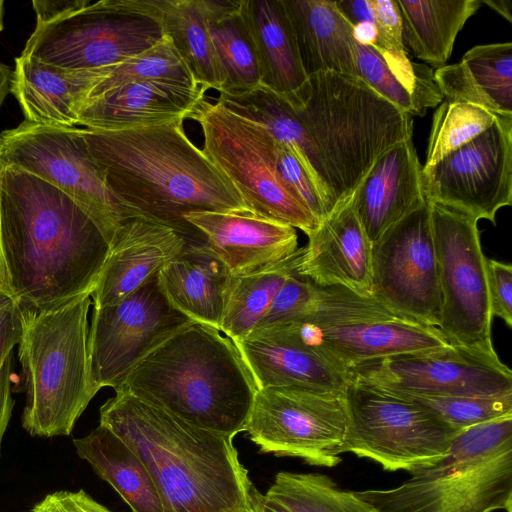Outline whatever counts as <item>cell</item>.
<instances>
[{
	"label": "cell",
	"mask_w": 512,
	"mask_h": 512,
	"mask_svg": "<svg viewBox=\"0 0 512 512\" xmlns=\"http://www.w3.org/2000/svg\"><path fill=\"white\" fill-rule=\"evenodd\" d=\"M190 119L201 127L203 151L235 187L248 210L278 221L307 236L320 222L284 187L275 171L272 135L262 125L203 100Z\"/></svg>",
	"instance_id": "11"
},
{
	"label": "cell",
	"mask_w": 512,
	"mask_h": 512,
	"mask_svg": "<svg viewBox=\"0 0 512 512\" xmlns=\"http://www.w3.org/2000/svg\"><path fill=\"white\" fill-rule=\"evenodd\" d=\"M165 35L155 0H100L36 26L21 54L68 70H89L141 54Z\"/></svg>",
	"instance_id": "10"
},
{
	"label": "cell",
	"mask_w": 512,
	"mask_h": 512,
	"mask_svg": "<svg viewBox=\"0 0 512 512\" xmlns=\"http://www.w3.org/2000/svg\"><path fill=\"white\" fill-rule=\"evenodd\" d=\"M307 76L356 75L353 26L332 0H282Z\"/></svg>",
	"instance_id": "25"
},
{
	"label": "cell",
	"mask_w": 512,
	"mask_h": 512,
	"mask_svg": "<svg viewBox=\"0 0 512 512\" xmlns=\"http://www.w3.org/2000/svg\"><path fill=\"white\" fill-rule=\"evenodd\" d=\"M303 248L253 271L230 275L224 291L220 331L232 341L246 338L267 313L275 296L297 268Z\"/></svg>",
	"instance_id": "32"
},
{
	"label": "cell",
	"mask_w": 512,
	"mask_h": 512,
	"mask_svg": "<svg viewBox=\"0 0 512 512\" xmlns=\"http://www.w3.org/2000/svg\"><path fill=\"white\" fill-rule=\"evenodd\" d=\"M17 301L0 294V316L11 308Z\"/></svg>",
	"instance_id": "54"
},
{
	"label": "cell",
	"mask_w": 512,
	"mask_h": 512,
	"mask_svg": "<svg viewBox=\"0 0 512 512\" xmlns=\"http://www.w3.org/2000/svg\"><path fill=\"white\" fill-rule=\"evenodd\" d=\"M184 218L204 235L230 275L280 261L298 249L295 228L249 211L191 212Z\"/></svg>",
	"instance_id": "23"
},
{
	"label": "cell",
	"mask_w": 512,
	"mask_h": 512,
	"mask_svg": "<svg viewBox=\"0 0 512 512\" xmlns=\"http://www.w3.org/2000/svg\"><path fill=\"white\" fill-rule=\"evenodd\" d=\"M188 241L176 230L142 217L128 220L110 245L91 292L94 307L124 299L157 276Z\"/></svg>",
	"instance_id": "20"
},
{
	"label": "cell",
	"mask_w": 512,
	"mask_h": 512,
	"mask_svg": "<svg viewBox=\"0 0 512 512\" xmlns=\"http://www.w3.org/2000/svg\"><path fill=\"white\" fill-rule=\"evenodd\" d=\"M30 512H114L94 500L84 490L47 494Z\"/></svg>",
	"instance_id": "43"
},
{
	"label": "cell",
	"mask_w": 512,
	"mask_h": 512,
	"mask_svg": "<svg viewBox=\"0 0 512 512\" xmlns=\"http://www.w3.org/2000/svg\"><path fill=\"white\" fill-rule=\"evenodd\" d=\"M90 3V0H33L32 7L36 14V26L57 21Z\"/></svg>",
	"instance_id": "45"
},
{
	"label": "cell",
	"mask_w": 512,
	"mask_h": 512,
	"mask_svg": "<svg viewBox=\"0 0 512 512\" xmlns=\"http://www.w3.org/2000/svg\"><path fill=\"white\" fill-rule=\"evenodd\" d=\"M1 169V164H0ZM0 294L12 300H16L14 290L12 288L9 272L4 257L2 240H1V224H0Z\"/></svg>",
	"instance_id": "49"
},
{
	"label": "cell",
	"mask_w": 512,
	"mask_h": 512,
	"mask_svg": "<svg viewBox=\"0 0 512 512\" xmlns=\"http://www.w3.org/2000/svg\"><path fill=\"white\" fill-rule=\"evenodd\" d=\"M256 493V492H255Z\"/></svg>",
	"instance_id": "56"
},
{
	"label": "cell",
	"mask_w": 512,
	"mask_h": 512,
	"mask_svg": "<svg viewBox=\"0 0 512 512\" xmlns=\"http://www.w3.org/2000/svg\"><path fill=\"white\" fill-rule=\"evenodd\" d=\"M348 376L416 397L512 393V372L495 350L448 344L362 362Z\"/></svg>",
	"instance_id": "15"
},
{
	"label": "cell",
	"mask_w": 512,
	"mask_h": 512,
	"mask_svg": "<svg viewBox=\"0 0 512 512\" xmlns=\"http://www.w3.org/2000/svg\"><path fill=\"white\" fill-rule=\"evenodd\" d=\"M81 131L90 157L120 203L135 218L176 230L191 246L207 241L185 220L187 214L249 211L235 187L186 135L184 119Z\"/></svg>",
	"instance_id": "1"
},
{
	"label": "cell",
	"mask_w": 512,
	"mask_h": 512,
	"mask_svg": "<svg viewBox=\"0 0 512 512\" xmlns=\"http://www.w3.org/2000/svg\"><path fill=\"white\" fill-rule=\"evenodd\" d=\"M0 224L20 306L51 309L92 292L110 247L63 191L26 171L1 165Z\"/></svg>",
	"instance_id": "2"
},
{
	"label": "cell",
	"mask_w": 512,
	"mask_h": 512,
	"mask_svg": "<svg viewBox=\"0 0 512 512\" xmlns=\"http://www.w3.org/2000/svg\"><path fill=\"white\" fill-rule=\"evenodd\" d=\"M348 426L345 393L267 387L257 390L244 432L261 453L334 467Z\"/></svg>",
	"instance_id": "13"
},
{
	"label": "cell",
	"mask_w": 512,
	"mask_h": 512,
	"mask_svg": "<svg viewBox=\"0 0 512 512\" xmlns=\"http://www.w3.org/2000/svg\"><path fill=\"white\" fill-rule=\"evenodd\" d=\"M246 338L306 348L345 373L372 359L449 344L438 328L399 315L373 297L317 285L302 315L256 328Z\"/></svg>",
	"instance_id": "8"
},
{
	"label": "cell",
	"mask_w": 512,
	"mask_h": 512,
	"mask_svg": "<svg viewBox=\"0 0 512 512\" xmlns=\"http://www.w3.org/2000/svg\"><path fill=\"white\" fill-rule=\"evenodd\" d=\"M240 9L256 52L260 85L290 96L308 76L282 0H240Z\"/></svg>",
	"instance_id": "28"
},
{
	"label": "cell",
	"mask_w": 512,
	"mask_h": 512,
	"mask_svg": "<svg viewBox=\"0 0 512 512\" xmlns=\"http://www.w3.org/2000/svg\"><path fill=\"white\" fill-rule=\"evenodd\" d=\"M100 425L139 456L165 512H234L250 503L233 438L193 426L127 392L100 408Z\"/></svg>",
	"instance_id": "4"
},
{
	"label": "cell",
	"mask_w": 512,
	"mask_h": 512,
	"mask_svg": "<svg viewBox=\"0 0 512 512\" xmlns=\"http://www.w3.org/2000/svg\"><path fill=\"white\" fill-rule=\"evenodd\" d=\"M430 211L441 292L438 329L449 344L494 350L478 221L437 203Z\"/></svg>",
	"instance_id": "14"
},
{
	"label": "cell",
	"mask_w": 512,
	"mask_h": 512,
	"mask_svg": "<svg viewBox=\"0 0 512 512\" xmlns=\"http://www.w3.org/2000/svg\"><path fill=\"white\" fill-rule=\"evenodd\" d=\"M351 201L371 243L426 202L422 166L412 138L393 145L376 159Z\"/></svg>",
	"instance_id": "22"
},
{
	"label": "cell",
	"mask_w": 512,
	"mask_h": 512,
	"mask_svg": "<svg viewBox=\"0 0 512 512\" xmlns=\"http://www.w3.org/2000/svg\"><path fill=\"white\" fill-rule=\"evenodd\" d=\"M353 36L357 43L374 46L377 40L375 24L364 22L353 26Z\"/></svg>",
	"instance_id": "48"
},
{
	"label": "cell",
	"mask_w": 512,
	"mask_h": 512,
	"mask_svg": "<svg viewBox=\"0 0 512 512\" xmlns=\"http://www.w3.org/2000/svg\"><path fill=\"white\" fill-rule=\"evenodd\" d=\"M377 40L375 47L383 56L407 53L403 41V22L397 0H370Z\"/></svg>",
	"instance_id": "41"
},
{
	"label": "cell",
	"mask_w": 512,
	"mask_h": 512,
	"mask_svg": "<svg viewBox=\"0 0 512 512\" xmlns=\"http://www.w3.org/2000/svg\"><path fill=\"white\" fill-rule=\"evenodd\" d=\"M4 1L0 0V32L3 30Z\"/></svg>",
	"instance_id": "55"
},
{
	"label": "cell",
	"mask_w": 512,
	"mask_h": 512,
	"mask_svg": "<svg viewBox=\"0 0 512 512\" xmlns=\"http://www.w3.org/2000/svg\"><path fill=\"white\" fill-rule=\"evenodd\" d=\"M498 116L479 106L444 100L433 115L424 166L437 163L485 132Z\"/></svg>",
	"instance_id": "36"
},
{
	"label": "cell",
	"mask_w": 512,
	"mask_h": 512,
	"mask_svg": "<svg viewBox=\"0 0 512 512\" xmlns=\"http://www.w3.org/2000/svg\"><path fill=\"white\" fill-rule=\"evenodd\" d=\"M315 291L316 285L299 274L296 268L280 288L267 313L254 329L289 321L302 315L312 304Z\"/></svg>",
	"instance_id": "40"
},
{
	"label": "cell",
	"mask_w": 512,
	"mask_h": 512,
	"mask_svg": "<svg viewBox=\"0 0 512 512\" xmlns=\"http://www.w3.org/2000/svg\"><path fill=\"white\" fill-rule=\"evenodd\" d=\"M355 493L376 512H512V415L461 430L445 458L397 487Z\"/></svg>",
	"instance_id": "7"
},
{
	"label": "cell",
	"mask_w": 512,
	"mask_h": 512,
	"mask_svg": "<svg viewBox=\"0 0 512 512\" xmlns=\"http://www.w3.org/2000/svg\"><path fill=\"white\" fill-rule=\"evenodd\" d=\"M264 497L289 512H376L355 491L320 473L279 472Z\"/></svg>",
	"instance_id": "35"
},
{
	"label": "cell",
	"mask_w": 512,
	"mask_h": 512,
	"mask_svg": "<svg viewBox=\"0 0 512 512\" xmlns=\"http://www.w3.org/2000/svg\"><path fill=\"white\" fill-rule=\"evenodd\" d=\"M13 70L0 62V108L8 95L11 92V81Z\"/></svg>",
	"instance_id": "50"
},
{
	"label": "cell",
	"mask_w": 512,
	"mask_h": 512,
	"mask_svg": "<svg viewBox=\"0 0 512 512\" xmlns=\"http://www.w3.org/2000/svg\"><path fill=\"white\" fill-rule=\"evenodd\" d=\"M425 199L496 224L512 204V116H498L485 132L431 166H422Z\"/></svg>",
	"instance_id": "18"
},
{
	"label": "cell",
	"mask_w": 512,
	"mask_h": 512,
	"mask_svg": "<svg viewBox=\"0 0 512 512\" xmlns=\"http://www.w3.org/2000/svg\"><path fill=\"white\" fill-rule=\"evenodd\" d=\"M91 304L87 292L51 309L19 305L18 359L26 395L22 426L32 436L70 435L98 392L90 370Z\"/></svg>",
	"instance_id": "6"
},
{
	"label": "cell",
	"mask_w": 512,
	"mask_h": 512,
	"mask_svg": "<svg viewBox=\"0 0 512 512\" xmlns=\"http://www.w3.org/2000/svg\"><path fill=\"white\" fill-rule=\"evenodd\" d=\"M256 498L260 507L261 512H289L286 508L274 502L268 500L256 489Z\"/></svg>",
	"instance_id": "52"
},
{
	"label": "cell",
	"mask_w": 512,
	"mask_h": 512,
	"mask_svg": "<svg viewBox=\"0 0 512 512\" xmlns=\"http://www.w3.org/2000/svg\"><path fill=\"white\" fill-rule=\"evenodd\" d=\"M355 69L357 77L382 98L411 116H422L412 94L391 72L375 47L355 43Z\"/></svg>",
	"instance_id": "38"
},
{
	"label": "cell",
	"mask_w": 512,
	"mask_h": 512,
	"mask_svg": "<svg viewBox=\"0 0 512 512\" xmlns=\"http://www.w3.org/2000/svg\"><path fill=\"white\" fill-rule=\"evenodd\" d=\"M78 456L109 483L132 512H165L160 493L139 456L119 436L103 425L75 438Z\"/></svg>",
	"instance_id": "30"
},
{
	"label": "cell",
	"mask_w": 512,
	"mask_h": 512,
	"mask_svg": "<svg viewBox=\"0 0 512 512\" xmlns=\"http://www.w3.org/2000/svg\"><path fill=\"white\" fill-rule=\"evenodd\" d=\"M283 98L302 130L294 155L316 187L327 215L352 196L384 151L412 138L413 116L355 76L318 72Z\"/></svg>",
	"instance_id": "3"
},
{
	"label": "cell",
	"mask_w": 512,
	"mask_h": 512,
	"mask_svg": "<svg viewBox=\"0 0 512 512\" xmlns=\"http://www.w3.org/2000/svg\"><path fill=\"white\" fill-rule=\"evenodd\" d=\"M190 322L168 302L158 275L119 302L93 308L88 341L96 389L115 390L143 357Z\"/></svg>",
	"instance_id": "17"
},
{
	"label": "cell",
	"mask_w": 512,
	"mask_h": 512,
	"mask_svg": "<svg viewBox=\"0 0 512 512\" xmlns=\"http://www.w3.org/2000/svg\"><path fill=\"white\" fill-rule=\"evenodd\" d=\"M255 492H256V487L252 483L250 486V489H249L250 503L247 506L240 508L234 512H261Z\"/></svg>",
	"instance_id": "53"
},
{
	"label": "cell",
	"mask_w": 512,
	"mask_h": 512,
	"mask_svg": "<svg viewBox=\"0 0 512 512\" xmlns=\"http://www.w3.org/2000/svg\"><path fill=\"white\" fill-rule=\"evenodd\" d=\"M93 83V72L74 71L34 57L15 58L11 93L26 121L54 127H76L78 112Z\"/></svg>",
	"instance_id": "24"
},
{
	"label": "cell",
	"mask_w": 512,
	"mask_h": 512,
	"mask_svg": "<svg viewBox=\"0 0 512 512\" xmlns=\"http://www.w3.org/2000/svg\"><path fill=\"white\" fill-rule=\"evenodd\" d=\"M349 415L341 454L350 452L387 471L410 474L434 466L449 453L459 430L416 401L349 377Z\"/></svg>",
	"instance_id": "9"
},
{
	"label": "cell",
	"mask_w": 512,
	"mask_h": 512,
	"mask_svg": "<svg viewBox=\"0 0 512 512\" xmlns=\"http://www.w3.org/2000/svg\"><path fill=\"white\" fill-rule=\"evenodd\" d=\"M401 396L412 399L426 407L459 431L512 415V393L444 397Z\"/></svg>",
	"instance_id": "37"
},
{
	"label": "cell",
	"mask_w": 512,
	"mask_h": 512,
	"mask_svg": "<svg viewBox=\"0 0 512 512\" xmlns=\"http://www.w3.org/2000/svg\"><path fill=\"white\" fill-rule=\"evenodd\" d=\"M202 1L209 36L224 78L220 92H245L259 86L257 56L240 0Z\"/></svg>",
	"instance_id": "33"
},
{
	"label": "cell",
	"mask_w": 512,
	"mask_h": 512,
	"mask_svg": "<svg viewBox=\"0 0 512 512\" xmlns=\"http://www.w3.org/2000/svg\"><path fill=\"white\" fill-rule=\"evenodd\" d=\"M482 4L488 5L508 22H512V1L511 0H481Z\"/></svg>",
	"instance_id": "51"
},
{
	"label": "cell",
	"mask_w": 512,
	"mask_h": 512,
	"mask_svg": "<svg viewBox=\"0 0 512 512\" xmlns=\"http://www.w3.org/2000/svg\"><path fill=\"white\" fill-rule=\"evenodd\" d=\"M434 79L445 101L512 116V42L474 46L458 63L436 69Z\"/></svg>",
	"instance_id": "26"
},
{
	"label": "cell",
	"mask_w": 512,
	"mask_h": 512,
	"mask_svg": "<svg viewBox=\"0 0 512 512\" xmlns=\"http://www.w3.org/2000/svg\"><path fill=\"white\" fill-rule=\"evenodd\" d=\"M234 343L258 389L297 387L345 393L348 374L306 348L250 338Z\"/></svg>",
	"instance_id": "29"
},
{
	"label": "cell",
	"mask_w": 512,
	"mask_h": 512,
	"mask_svg": "<svg viewBox=\"0 0 512 512\" xmlns=\"http://www.w3.org/2000/svg\"><path fill=\"white\" fill-rule=\"evenodd\" d=\"M230 274L208 245H188L159 272L168 302L192 321L220 330Z\"/></svg>",
	"instance_id": "27"
},
{
	"label": "cell",
	"mask_w": 512,
	"mask_h": 512,
	"mask_svg": "<svg viewBox=\"0 0 512 512\" xmlns=\"http://www.w3.org/2000/svg\"><path fill=\"white\" fill-rule=\"evenodd\" d=\"M13 356L0 367V451L3 436L8 427L14 401L11 395Z\"/></svg>",
	"instance_id": "46"
},
{
	"label": "cell",
	"mask_w": 512,
	"mask_h": 512,
	"mask_svg": "<svg viewBox=\"0 0 512 512\" xmlns=\"http://www.w3.org/2000/svg\"><path fill=\"white\" fill-rule=\"evenodd\" d=\"M297 272L319 287L338 286L371 297V248L351 197L308 236Z\"/></svg>",
	"instance_id": "19"
},
{
	"label": "cell",
	"mask_w": 512,
	"mask_h": 512,
	"mask_svg": "<svg viewBox=\"0 0 512 512\" xmlns=\"http://www.w3.org/2000/svg\"><path fill=\"white\" fill-rule=\"evenodd\" d=\"M371 297L399 315L438 328L441 292L427 200L372 243Z\"/></svg>",
	"instance_id": "16"
},
{
	"label": "cell",
	"mask_w": 512,
	"mask_h": 512,
	"mask_svg": "<svg viewBox=\"0 0 512 512\" xmlns=\"http://www.w3.org/2000/svg\"><path fill=\"white\" fill-rule=\"evenodd\" d=\"M206 92L199 85L177 80L137 81L86 99L78 112V125L120 130L190 118Z\"/></svg>",
	"instance_id": "21"
},
{
	"label": "cell",
	"mask_w": 512,
	"mask_h": 512,
	"mask_svg": "<svg viewBox=\"0 0 512 512\" xmlns=\"http://www.w3.org/2000/svg\"><path fill=\"white\" fill-rule=\"evenodd\" d=\"M21 336L20 306L16 302L0 316V367L13 356Z\"/></svg>",
	"instance_id": "44"
},
{
	"label": "cell",
	"mask_w": 512,
	"mask_h": 512,
	"mask_svg": "<svg viewBox=\"0 0 512 512\" xmlns=\"http://www.w3.org/2000/svg\"><path fill=\"white\" fill-rule=\"evenodd\" d=\"M491 315L512 326V266L497 260H485Z\"/></svg>",
	"instance_id": "42"
},
{
	"label": "cell",
	"mask_w": 512,
	"mask_h": 512,
	"mask_svg": "<svg viewBox=\"0 0 512 512\" xmlns=\"http://www.w3.org/2000/svg\"><path fill=\"white\" fill-rule=\"evenodd\" d=\"M0 164L26 171L67 194L94 222L110 245L134 215L108 187L90 157L81 128L24 120L0 132Z\"/></svg>",
	"instance_id": "12"
},
{
	"label": "cell",
	"mask_w": 512,
	"mask_h": 512,
	"mask_svg": "<svg viewBox=\"0 0 512 512\" xmlns=\"http://www.w3.org/2000/svg\"><path fill=\"white\" fill-rule=\"evenodd\" d=\"M271 153L275 171L284 187L321 222L327 216V212L316 187L301 163L288 147L273 136Z\"/></svg>",
	"instance_id": "39"
},
{
	"label": "cell",
	"mask_w": 512,
	"mask_h": 512,
	"mask_svg": "<svg viewBox=\"0 0 512 512\" xmlns=\"http://www.w3.org/2000/svg\"><path fill=\"white\" fill-rule=\"evenodd\" d=\"M165 34L196 83L220 92L224 78L209 36L202 0H155Z\"/></svg>",
	"instance_id": "34"
},
{
	"label": "cell",
	"mask_w": 512,
	"mask_h": 512,
	"mask_svg": "<svg viewBox=\"0 0 512 512\" xmlns=\"http://www.w3.org/2000/svg\"><path fill=\"white\" fill-rule=\"evenodd\" d=\"M257 390L234 341L192 321L143 357L114 391L234 438L244 432Z\"/></svg>",
	"instance_id": "5"
},
{
	"label": "cell",
	"mask_w": 512,
	"mask_h": 512,
	"mask_svg": "<svg viewBox=\"0 0 512 512\" xmlns=\"http://www.w3.org/2000/svg\"><path fill=\"white\" fill-rule=\"evenodd\" d=\"M403 37L412 53L436 69L446 65L455 39L481 0H397Z\"/></svg>",
	"instance_id": "31"
},
{
	"label": "cell",
	"mask_w": 512,
	"mask_h": 512,
	"mask_svg": "<svg viewBox=\"0 0 512 512\" xmlns=\"http://www.w3.org/2000/svg\"><path fill=\"white\" fill-rule=\"evenodd\" d=\"M336 5L352 26L364 22L375 24L374 12L370 0H340L336 1Z\"/></svg>",
	"instance_id": "47"
}]
</instances>
